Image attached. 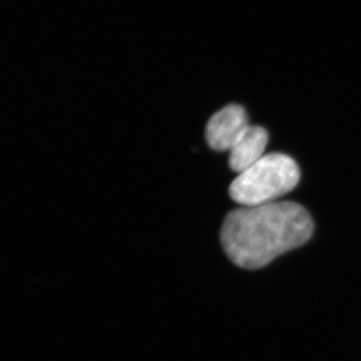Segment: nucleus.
Here are the masks:
<instances>
[{
	"instance_id": "3",
	"label": "nucleus",
	"mask_w": 361,
	"mask_h": 361,
	"mask_svg": "<svg viewBox=\"0 0 361 361\" xmlns=\"http://www.w3.org/2000/svg\"><path fill=\"white\" fill-rule=\"evenodd\" d=\"M248 126V116L243 106L229 104L209 120L206 141L214 151H229Z\"/></svg>"
},
{
	"instance_id": "2",
	"label": "nucleus",
	"mask_w": 361,
	"mask_h": 361,
	"mask_svg": "<svg viewBox=\"0 0 361 361\" xmlns=\"http://www.w3.org/2000/svg\"><path fill=\"white\" fill-rule=\"evenodd\" d=\"M299 180L300 170L293 159L284 154H268L240 173L230 185L229 194L243 207L265 205L289 193Z\"/></svg>"
},
{
	"instance_id": "1",
	"label": "nucleus",
	"mask_w": 361,
	"mask_h": 361,
	"mask_svg": "<svg viewBox=\"0 0 361 361\" xmlns=\"http://www.w3.org/2000/svg\"><path fill=\"white\" fill-rule=\"evenodd\" d=\"M314 224L304 207L273 202L242 207L226 216L220 239L226 255L244 269H260L285 252L303 245Z\"/></svg>"
},
{
	"instance_id": "4",
	"label": "nucleus",
	"mask_w": 361,
	"mask_h": 361,
	"mask_svg": "<svg viewBox=\"0 0 361 361\" xmlns=\"http://www.w3.org/2000/svg\"><path fill=\"white\" fill-rule=\"evenodd\" d=\"M267 130L259 126L249 125L229 149V166L234 172H244L265 156Z\"/></svg>"
}]
</instances>
